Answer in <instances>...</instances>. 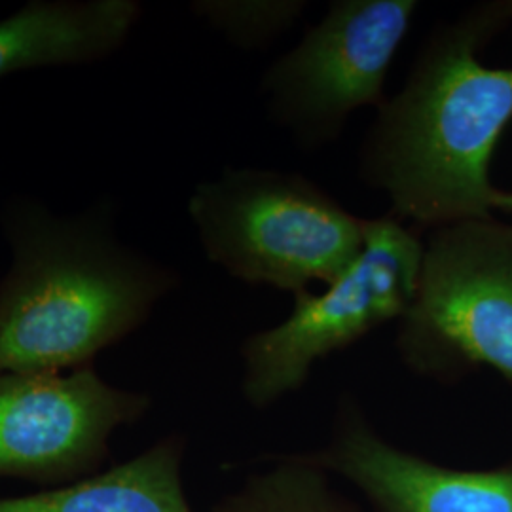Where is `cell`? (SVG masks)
I'll list each match as a JSON object with an SVG mask.
<instances>
[{
	"label": "cell",
	"instance_id": "cell-1",
	"mask_svg": "<svg viewBox=\"0 0 512 512\" xmlns=\"http://www.w3.org/2000/svg\"><path fill=\"white\" fill-rule=\"evenodd\" d=\"M512 120V2L476 8L421 46L378 107L361 175L418 232L494 219V150Z\"/></svg>",
	"mask_w": 512,
	"mask_h": 512
},
{
	"label": "cell",
	"instance_id": "cell-2",
	"mask_svg": "<svg viewBox=\"0 0 512 512\" xmlns=\"http://www.w3.org/2000/svg\"><path fill=\"white\" fill-rule=\"evenodd\" d=\"M0 372L59 374L139 329L177 275L114 234L105 207L55 215L21 200L4 215Z\"/></svg>",
	"mask_w": 512,
	"mask_h": 512
},
{
	"label": "cell",
	"instance_id": "cell-3",
	"mask_svg": "<svg viewBox=\"0 0 512 512\" xmlns=\"http://www.w3.org/2000/svg\"><path fill=\"white\" fill-rule=\"evenodd\" d=\"M188 217L209 262L249 285L304 293L357 258L365 222L310 179L275 169H224L200 183Z\"/></svg>",
	"mask_w": 512,
	"mask_h": 512
},
{
	"label": "cell",
	"instance_id": "cell-4",
	"mask_svg": "<svg viewBox=\"0 0 512 512\" xmlns=\"http://www.w3.org/2000/svg\"><path fill=\"white\" fill-rule=\"evenodd\" d=\"M395 348L421 378L492 368L512 382V226L463 220L423 238L420 279Z\"/></svg>",
	"mask_w": 512,
	"mask_h": 512
},
{
	"label": "cell",
	"instance_id": "cell-5",
	"mask_svg": "<svg viewBox=\"0 0 512 512\" xmlns=\"http://www.w3.org/2000/svg\"><path fill=\"white\" fill-rule=\"evenodd\" d=\"M421 232L387 215L366 219L363 249L319 294H294L285 321L243 342L245 401L266 410L300 391L313 366L355 346L412 306L420 279Z\"/></svg>",
	"mask_w": 512,
	"mask_h": 512
},
{
	"label": "cell",
	"instance_id": "cell-6",
	"mask_svg": "<svg viewBox=\"0 0 512 512\" xmlns=\"http://www.w3.org/2000/svg\"><path fill=\"white\" fill-rule=\"evenodd\" d=\"M420 4L338 0L262 78L275 124L304 147L334 141L349 116L382 107L387 74Z\"/></svg>",
	"mask_w": 512,
	"mask_h": 512
},
{
	"label": "cell",
	"instance_id": "cell-7",
	"mask_svg": "<svg viewBox=\"0 0 512 512\" xmlns=\"http://www.w3.org/2000/svg\"><path fill=\"white\" fill-rule=\"evenodd\" d=\"M148 404L147 395L107 384L86 366L69 374L0 372V476L74 475Z\"/></svg>",
	"mask_w": 512,
	"mask_h": 512
},
{
	"label": "cell",
	"instance_id": "cell-8",
	"mask_svg": "<svg viewBox=\"0 0 512 512\" xmlns=\"http://www.w3.org/2000/svg\"><path fill=\"white\" fill-rule=\"evenodd\" d=\"M346 480L368 512H512V461L494 469H454L384 439L353 397H342L330 437L300 452Z\"/></svg>",
	"mask_w": 512,
	"mask_h": 512
},
{
	"label": "cell",
	"instance_id": "cell-9",
	"mask_svg": "<svg viewBox=\"0 0 512 512\" xmlns=\"http://www.w3.org/2000/svg\"><path fill=\"white\" fill-rule=\"evenodd\" d=\"M141 12L135 0H33L0 19V78L99 63L128 42Z\"/></svg>",
	"mask_w": 512,
	"mask_h": 512
},
{
	"label": "cell",
	"instance_id": "cell-10",
	"mask_svg": "<svg viewBox=\"0 0 512 512\" xmlns=\"http://www.w3.org/2000/svg\"><path fill=\"white\" fill-rule=\"evenodd\" d=\"M183 454L181 439H165L90 480L0 499V512H194L184 494Z\"/></svg>",
	"mask_w": 512,
	"mask_h": 512
},
{
	"label": "cell",
	"instance_id": "cell-11",
	"mask_svg": "<svg viewBox=\"0 0 512 512\" xmlns=\"http://www.w3.org/2000/svg\"><path fill=\"white\" fill-rule=\"evenodd\" d=\"M330 478L300 452L272 456L270 465L249 476L217 512H361Z\"/></svg>",
	"mask_w": 512,
	"mask_h": 512
},
{
	"label": "cell",
	"instance_id": "cell-12",
	"mask_svg": "<svg viewBox=\"0 0 512 512\" xmlns=\"http://www.w3.org/2000/svg\"><path fill=\"white\" fill-rule=\"evenodd\" d=\"M306 6L302 0H200L192 10L238 48L255 50L291 29Z\"/></svg>",
	"mask_w": 512,
	"mask_h": 512
},
{
	"label": "cell",
	"instance_id": "cell-13",
	"mask_svg": "<svg viewBox=\"0 0 512 512\" xmlns=\"http://www.w3.org/2000/svg\"><path fill=\"white\" fill-rule=\"evenodd\" d=\"M494 209H503L507 213H512V192L497 190L494 198Z\"/></svg>",
	"mask_w": 512,
	"mask_h": 512
}]
</instances>
